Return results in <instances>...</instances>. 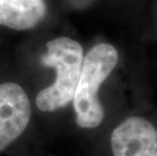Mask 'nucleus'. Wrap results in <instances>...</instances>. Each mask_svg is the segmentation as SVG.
<instances>
[{"label": "nucleus", "instance_id": "obj_1", "mask_svg": "<svg viewBox=\"0 0 157 156\" xmlns=\"http://www.w3.org/2000/svg\"><path fill=\"white\" fill-rule=\"evenodd\" d=\"M119 61L117 49L101 43L87 52L82 61L79 80L73 96L76 123L80 128L95 129L105 118V111L98 99V90Z\"/></svg>", "mask_w": 157, "mask_h": 156}, {"label": "nucleus", "instance_id": "obj_2", "mask_svg": "<svg viewBox=\"0 0 157 156\" xmlns=\"http://www.w3.org/2000/svg\"><path fill=\"white\" fill-rule=\"evenodd\" d=\"M81 45L70 38H57L47 44L42 63L56 70V79L38 93L36 104L42 112H55L73 99L83 61Z\"/></svg>", "mask_w": 157, "mask_h": 156}, {"label": "nucleus", "instance_id": "obj_3", "mask_svg": "<svg viewBox=\"0 0 157 156\" xmlns=\"http://www.w3.org/2000/svg\"><path fill=\"white\" fill-rule=\"evenodd\" d=\"M31 118V102L21 86L14 82L0 84V152L25 131Z\"/></svg>", "mask_w": 157, "mask_h": 156}, {"label": "nucleus", "instance_id": "obj_4", "mask_svg": "<svg viewBox=\"0 0 157 156\" xmlns=\"http://www.w3.org/2000/svg\"><path fill=\"white\" fill-rule=\"evenodd\" d=\"M113 156H157V129L142 117H129L111 135Z\"/></svg>", "mask_w": 157, "mask_h": 156}, {"label": "nucleus", "instance_id": "obj_5", "mask_svg": "<svg viewBox=\"0 0 157 156\" xmlns=\"http://www.w3.org/2000/svg\"><path fill=\"white\" fill-rule=\"evenodd\" d=\"M46 12L43 0H0V25L28 29L42 21Z\"/></svg>", "mask_w": 157, "mask_h": 156}]
</instances>
